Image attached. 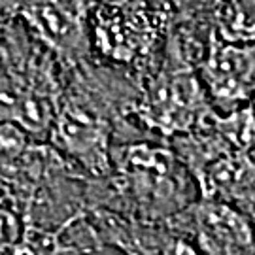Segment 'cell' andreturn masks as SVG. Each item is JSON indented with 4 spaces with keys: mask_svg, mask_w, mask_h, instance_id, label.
<instances>
[{
    "mask_svg": "<svg viewBox=\"0 0 255 255\" xmlns=\"http://www.w3.org/2000/svg\"><path fill=\"white\" fill-rule=\"evenodd\" d=\"M208 80L218 97L246 95L255 80V47H218L210 57Z\"/></svg>",
    "mask_w": 255,
    "mask_h": 255,
    "instance_id": "6da1fadb",
    "label": "cell"
},
{
    "mask_svg": "<svg viewBox=\"0 0 255 255\" xmlns=\"http://www.w3.org/2000/svg\"><path fill=\"white\" fill-rule=\"evenodd\" d=\"M219 32L227 40H255V2L219 6Z\"/></svg>",
    "mask_w": 255,
    "mask_h": 255,
    "instance_id": "7a4b0ae2",
    "label": "cell"
},
{
    "mask_svg": "<svg viewBox=\"0 0 255 255\" xmlns=\"http://www.w3.org/2000/svg\"><path fill=\"white\" fill-rule=\"evenodd\" d=\"M34 19L38 21L40 28L47 36L55 40L59 46L72 44L78 34V21L68 9L59 6H36L34 8Z\"/></svg>",
    "mask_w": 255,
    "mask_h": 255,
    "instance_id": "3957f363",
    "label": "cell"
}]
</instances>
